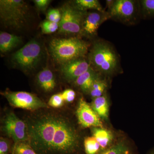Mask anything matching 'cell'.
I'll return each instance as SVG.
<instances>
[{
    "mask_svg": "<svg viewBox=\"0 0 154 154\" xmlns=\"http://www.w3.org/2000/svg\"><path fill=\"white\" fill-rule=\"evenodd\" d=\"M28 143L38 154H75L79 135L67 119L46 113L28 120Z\"/></svg>",
    "mask_w": 154,
    "mask_h": 154,
    "instance_id": "obj_1",
    "label": "cell"
},
{
    "mask_svg": "<svg viewBox=\"0 0 154 154\" xmlns=\"http://www.w3.org/2000/svg\"><path fill=\"white\" fill-rule=\"evenodd\" d=\"M89 45L78 37L54 38L49 43V50L54 60L61 65L85 57Z\"/></svg>",
    "mask_w": 154,
    "mask_h": 154,
    "instance_id": "obj_2",
    "label": "cell"
},
{
    "mask_svg": "<svg viewBox=\"0 0 154 154\" xmlns=\"http://www.w3.org/2000/svg\"><path fill=\"white\" fill-rule=\"evenodd\" d=\"M91 66L98 72L112 75L119 70V59L113 48L105 42H94L88 54Z\"/></svg>",
    "mask_w": 154,
    "mask_h": 154,
    "instance_id": "obj_3",
    "label": "cell"
},
{
    "mask_svg": "<svg viewBox=\"0 0 154 154\" xmlns=\"http://www.w3.org/2000/svg\"><path fill=\"white\" fill-rule=\"evenodd\" d=\"M30 8L23 0H1L0 19L6 28L20 30L28 24Z\"/></svg>",
    "mask_w": 154,
    "mask_h": 154,
    "instance_id": "obj_4",
    "label": "cell"
},
{
    "mask_svg": "<svg viewBox=\"0 0 154 154\" xmlns=\"http://www.w3.org/2000/svg\"><path fill=\"white\" fill-rule=\"evenodd\" d=\"M43 52L40 42L35 39L28 42L12 55L11 61L15 66L25 72L35 70L41 61Z\"/></svg>",
    "mask_w": 154,
    "mask_h": 154,
    "instance_id": "obj_5",
    "label": "cell"
},
{
    "mask_svg": "<svg viewBox=\"0 0 154 154\" xmlns=\"http://www.w3.org/2000/svg\"><path fill=\"white\" fill-rule=\"evenodd\" d=\"M61 19L58 33L66 35H81L83 20L87 12L79 11L72 5L65 4L60 10Z\"/></svg>",
    "mask_w": 154,
    "mask_h": 154,
    "instance_id": "obj_6",
    "label": "cell"
},
{
    "mask_svg": "<svg viewBox=\"0 0 154 154\" xmlns=\"http://www.w3.org/2000/svg\"><path fill=\"white\" fill-rule=\"evenodd\" d=\"M11 106L29 110L47 108L48 105L34 94L24 91H6L2 93Z\"/></svg>",
    "mask_w": 154,
    "mask_h": 154,
    "instance_id": "obj_7",
    "label": "cell"
},
{
    "mask_svg": "<svg viewBox=\"0 0 154 154\" xmlns=\"http://www.w3.org/2000/svg\"><path fill=\"white\" fill-rule=\"evenodd\" d=\"M137 2L133 0H116L109 9L110 19H113L125 24H131L137 14Z\"/></svg>",
    "mask_w": 154,
    "mask_h": 154,
    "instance_id": "obj_8",
    "label": "cell"
},
{
    "mask_svg": "<svg viewBox=\"0 0 154 154\" xmlns=\"http://www.w3.org/2000/svg\"><path fill=\"white\" fill-rule=\"evenodd\" d=\"M3 129L6 134L13 139L15 143L28 141L29 135L27 122L18 118L13 112L6 116Z\"/></svg>",
    "mask_w": 154,
    "mask_h": 154,
    "instance_id": "obj_9",
    "label": "cell"
},
{
    "mask_svg": "<svg viewBox=\"0 0 154 154\" xmlns=\"http://www.w3.org/2000/svg\"><path fill=\"white\" fill-rule=\"evenodd\" d=\"M78 122L83 128L102 127L101 119L83 98L79 101L76 110Z\"/></svg>",
    "mask_w": 154,
    "mask_h": 154,
    "instance_id": "obj_10",
    "label": "cell"
},
{
    "mask_svg": "<svg viewBox=\"0 0 154 154\" xmlns=\"http://www.w3.org/2000/svg\"><path fill=\"white\" fill-rule=\"evenodd\" d=\"M109 19L108 12L105 11L87 12L83 20L81 35L89 38L94 37L100 25Z\"/></svg>",
    "mask_w": 154,
    "mask_h": 154,
    "instance_id": "obj_11",
    "label": "cell"
},
{
    "mask_svg": "<svg viewBox=\"0 0 154 154\" xmlns=\"http://www.w3.org/2000/svg\"><path fill=\"white\" fill-rule=\"evenodd\" d=\"M88 60L84 57L72 60L61 65V72L63 78L69 82L75 81L91 68Z\"/></svg>",
    "mask_w": 154,
    "mask_h": 154,
    "instance_id": "obj_12",
    "label": "cell"
},
{
    "mask_svg": "<svg viewBox=\"0 0 154 154\" xmlns=\"http://www.w3.org/2000/svg\"><path fill=\"white\" fill-rule=\"evenodd\" d=\"M99 79L100 78L99 72L91 66L88 70L79 77L74 82L83 93L89 94L94 83Z\"/></svg>",
    "mask_w": 154,
    "mask_h": 154,
    "instance_id": "obj_13",
    "label": "cell"
},
{
    "mask_svg": "<svg viewBox=\"0 0 154 154\" xmlns=\"http://www.w3.org/2000/svg\"><path fill=\"white\" fill-rule=\"evenodd\" d=\"M36 82L42 91L51 92L56 85L55 76L52 71L47 67L40 71L36 75Z\"/></svg>",
    "mask_w": 154,
    "mask_h": 154,
    "instance_id": "obj_14",
    "label": "cell"
},
{
    "mask_svg": "<svg viewBox=\"0 0 154 154\" xmlns=\"http://www.w3.org/2000/svg\"><path fill=\"white\" fill-rule=\"evenodd\" d=\"M22 42V37L15 34L1 31L0 33V51L1 53L10 52L20 45Z\"/></svg>",
    "mask_w": 154,
    "mask_h": 154,
    "instance_id": "obj_15",
    "label": "cell"
},
{
    "mask_svg": "<svg viewBox=\"0 0 154 154\" xmlns=\"http://www.w3.org/2000/svg\"><path fill=\"white\" fill-rule=\"evenodd\" d=\"M93 136L99 143L101 152L110 147L113 139V136L110 131L102 127L93 128L92 130Z\"/></svg>",
    "mask_w": 154,
    "mask_h": 154,
    "instance_id": "obj_16",
    "label": "cell"
},
{
    "mask_svg": "<svg viewBox=\"0 0 154 154\" xmlns=\"http://www.w3.org/2000/svg\"><path fill=\"white\" fill-rule=\"evenodd\" d=\"M91 107L100 118L107 119L109 113V105L105 95L93 99Z\"/></svg>",
    "mask_w": 154,
    "mask_h": 154,
    "instance_id": "obj_17",
    "label": "cell"
},
{
    "mask_svg": "<svg viewBox=\"0 0 154 154\" xmlns=\"http://www.w3.org/2000/svg\"><path fill=\"white\" fill-rule=\"evenodd\" d=\"M72 5L77 10L83 12H87L89 10L105 12L101 4L97 0H76L73 1Z\"/></svg>",
    "mask_w": 154,
    "mask_h": 154,
    "instance_id": "obj_18",
    "label": "cell"
},
{
    "mask_svg": "<svg viewBox=\"0 0 154 154\" xmlns=\"http://www.w3.org/2000/svg\"><path fill=\"white\" fill-rule=\"evenodd\" d=\"M98 154H133L130 148L124 141H119Z\"/></svg>",
    "mask_w": 154,
    "mask_h": 154,
    "instance_id": "obj_19",
    "label": "cell"
},
{
    "mask_svg": "<svg viewBox=\"0 0 154 154\" xmlns=\"http://www.w3.org/2000/svg\"><path fill=\"white\" fill-rule=\"evenodd\" d=\"M84 148L86 154H98L101 152L100 146L94 136L85 139Z\"/></svg>",
    "mask_w": 154,
    "mask_h": 154,
    "instance_id": "obj_20",
    "label": "cell"
},
{
    "mask_svg": "<svg viewBox=\"0 0 154 154\" xmlns=\"http://www.w3.org/2000/svg\"><path fill=\"white\" fill-rule=\"evenodd\" d=\"M140 3L141 13L144 18L154 17V0H142Z\"/></svg>",
    "mask_w": 154,
    "mask_h": 154,
    "instance_id": "obj_21",
    "label": "cell"
},
{
    "mask_svg": "<svg viewBox=\"0 0 154 154\" xmlns=\"http://www.w3.org/2000/svg\"><path fill=\"white\" fill-rule=\"evenodd\" d=\"M107 88V85L106 82L104 80L99 79L94 83L89 94L93 99L100 97L104 95V92Z\"/></svg>",
    "mask_w": 154,
    "mask_h": 154,
    "instance_id": "obj_22",
    "label": "cell"
},
{
    "mask_svg": "<svg viewBox=\"0 0 154 154\" xmlns=\"http://www.w3.org/2000/svg\"><path fill=\"white\" fill-rule=\"evenodd\" d=\"M40 28L42 32L44 34H51L55 33L56 31H58L59 24L45 20L42 22L40 24Z\"/></svg>",
    "mask_w": 154,
    "mask_h": 154,
    "instance_id": "obj_23",
    "label": "cell"
},
{
    "mask_svg": "<svg viewBox=\"0 0 154 154\" xmlns=\"http://www.w3.org/2000/svg\"><path fill=\"white\" fill-rule=\"evenodd\" d=\"M61 12L57 9H50L46 15V20L55 23H60L61 19Z\"/></svg>",
    "mask_w": 154,
    "mask_h": 154,
    "instance_id": "obj_24",
    "label": "cell"
},
{
    "mask_svg": "<svg viewBox=\"0 0 154 154\" xmlns=\"http://www.w3.org/2000/svg\"><path fill=\"white\" fill-rule=\"evenodd\" d=\"M64 102L63 97L61 93L53 95L50 99L48 104L51 107L59 108L63 105Z\"/></svg>",
    "mask_w": 154,
    "mask_h": 154,
    "instance_id": "obj_25",
    "label": "cell"
},
{
    "mask_svg": "<svg viewBox=\"0 0 154 154\" xmlns=\"http://www.w3.org/2000/svg\"><path fill=\"white\" fill-rule=\"evenodd\" d=\"M61 94L65 102L69 103L73 102L75 98V92L72 89L65 90Z\"/></svg>",
    "mask_w": 154,
    "mask_h": 154,
    "instance_id": "obj_26",
    "label": "cell"
},
{
    "mask_svg": "<svg viewBox=\"0 0 154 154\" xmlns=\"http://www.w3.org/2000/svg\"><path fill=\"white\" fill-rule=\"evenodd\" d=\"M51 1L50 0H34L33 2L34 3L36 8L38 11L44 12L46 11L48 7L49 6L50 3Z\"/></svg>",
    "mask_w": 154,
    "mask_h": 154,
    "instance_id": "obj_27",
    "label": "cell"
},
{
    "mask_svg": "<svg viewBox=\"0 0 154 154\" xmlns=\"http://www.w3.org/2000/svg\"><path fill=\"white\" fill-rule=\"evenodd\" d=\"M8 140L3 137L0 139V154H8L10 150Z\"/></svg>",
    "mask_w": 154,
    "mask_h": 154,
    "instance_id": "obj_28",
    "label": "cell"
},
{
    "mask_svg": "<svg viewBox=\"0 0 154 154\" xmlns=\"http://www.w3.org/2000/svg\"><path fill=\"white\" fill-rule=\"evenodd\" d=\"M106 5H107V8H108V9L110 8H111V6L113 5V2H114V1H109V0H107L106 1Z\"/></svg>",
    "mask_w": 154,
    "mask_h": 154,
    "instance_id": "obj_29",
    "label": "cell"
},
{
    "mask_svg": "<svg viewBox=\"0 0 154 154\" xmlns=\"http://www.w3.org/2000/svg\"><path fill=\"white\" fill-rule=\"evenodd\" d=\"M149 154H154V150H153Z\"/></svg>",
    "mask_w": 154,
    "mask_h": 154,
    "instance_id": "obj_30",
    "label": "cell"
},
{
    "mask_svg": "<svg viewBox=\"0 0 154 154\" xmlns=\"http://www.w3.org/2000/svg\"><path fill=\"white\" fill-rule=\"evenodd\" d=\"M14 154V153L13 152H12V154Z\"/></svg>",
    "mask_w": 154,
    "mask_h": 154,
    "instance_id": "obj_31",
    "label": "cell"
}]
</instances>
